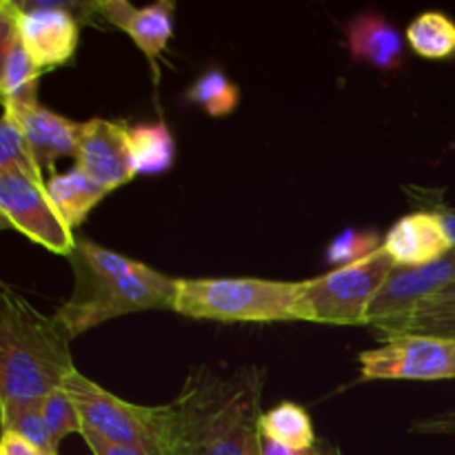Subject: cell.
<instances>
[{"mask_svg":"<svg viewBox=\"0 0 455 455\" xmlns=\"http://www.w3.org/2000/svg\"><path fill=\"white\" fill-rule=\"evenodd\" d=\"M455 327V280L447 287L440 289L431 298L416 307L411 314L400 318L398 323L380 329L382 340L395 336H407V333H425V336L443 338L449 329Z\"/></svg>","mask_w":455,"mask_h":455,"instance_id":"obj_18","label":"cell"},{"mask_svg":"<svg viewBox=\"0 0 455 455\" xmlns=\"http://www.w3.org/2000/svg\"><path fill=\"white\" fill-rule=\"evenodd\" d=\"M363 380H455L453 338L407 333L360 354Z\"/></svg>","mask_w":455,"mask_h":455,"instance_id":"obj_7","label":"cell"},{"mask_svg":"<svg viewBox=\"0 0 455 455\" xmlns=\"http://www.w3.org/2000/svg\"><path fill=\"white\" fill-rule=\"evenodd\" d=\"M3 7H7L16 20L18 34L40 71L60 67L74 58L80 25L71 7L53 3L18 4L12 0H3Z\"/></svg>","mask_w":455,"mask_h":455,"instance_id":"obj_9","label":"cell"},{"mask_svg":"<svg viewBox=\"0 0 455 455\" xmlns=\"http://www.w3.org/2000/svg\"><path fill=\"white\" fill-rule=\"evenodd\" d=\"M74 340L58 315H44L9 284L0 296V409L34 407L74 371Z\"/></svg>","mask_w":455,"mask_h":455,"instance_id":"obj_3","label":"cell"},{"mask_svg":"<svg viewBox=\"0 0 455 455\" xmlns=\"http://www.w3.org/2000/svg\"><path fill=\"white\" fill-rule=\"evenodd\" d=\"M76 167L83 169L107 191L132 182L138 169L129 129L102 118L84 123L78 154H76Z\"/></svg>","mask_w":455,"mask_h":455,"instance_id":"obj_11","label":"cell"},{"mask_svg":"<svg viewBox=\"0 0 455 455\" xmlns=\"http://www.w3.org/2000/svg\"><path fill=\"white\" fill-rule=\"evenodd\" d=\"M12 111L20 120L40 167H52L62 156H74L76 158L84 123H76V120L65 118V116L53 114L47 107H40L38 102Z\"/></svg>","mask_w":455,"mask_h":455,"instance_id":"obj_14","label":"cell"},{"mask_svg":"<svg viewBox=\"0 0 455 455\" xmlns=\"http://www.w3.org/2000/svg\"><path fill=\"white\" fill-rule=\"evenodd\" d=\"M407 40L427 60L455 58V22L443 12H425L409 25Z\"/></svg>","mask_w":455,"mask_h":455,"instance_id":"obj_20","label":"cell"},{"mask_svg":"<svg viewBox=\"0 0 455 455\" xmlns=\"http://www.w3.org/2000/svg\"><path fill=\"white\" fill-rule=\"evenodd\" d=\"M0 25H3V102L9 109H22V107L36 105V93H38V76L43 71L34 65L13 16L7 7L0 4Z\"/></svg>","mask_w":455,"mask_h":455,"instance_id":"obj_15","label":"cell"},{"mask_svg":"<svg viewBox=\"0 0 455 455\" xmlns=\"http://www.w3.org/2000/svg\"><path fill=\"white\" fill-rule=\"evenodd\" d=\"M47 194L56 204L62 220L71 229H76L109 191L98 185L93 178H89L83 169L74 167L69 172L56 173V176L49 178Z\"/></svg>","mask_w":455,"mask_h":455,"instance_id":"obj_17","label":"cell"},{"mask_svg":"<svg viewBox=\"0 0 455 455\" xmlns=\"http://www.w3.org/2000/svg\"><path fill=\"white\" fill-rule=\"evenodd\" d=\"M443 338H453V340H455V327H451V329H449V331L447 333H444V336Z\"/></svg>","mask_w":455,"mask_h":455,"instance_id":"obj_32","label":"cell"},{"mask_svg":"<svg viewBox=\"0 0 455 455\" xmlns=\"http://www.w3.org/2000/svg\"><path fill=\"white\" fill-rule=\"evenodd\" d=\"M40 411H43V418L44 422H47V429L49 434H52L56 447L67 438V435L83 434L80 413L78 409H76L71 395L65 391V387L52 391V394L40 403Z\"/></svg>","mask_w":455,"mask_h":455,"instance_id":"obj_25","label":"cell"},{"mask_svg":"<svg viewBox=\"0 0 455 455\" xmlns=\"http://www.w3.org/2000/svg\"><path fill=\"white\" fill-rule=\"evenodd\" d=\"M382 244L378 240L376 234H367V231H355V229H345L340 235L331 240L327 249V260L331 265L347 267L354 265V262L363 260V258L371 256L373 251H378Z\"/></svg>","mask_w":455,"mask_h":455,"instance_id":"obj_26","label":"cell"},{"mask_svg":"<svg viewBox=\"0 0 455 455\" xmlns=\"http://www.w3.org/2000/svg\"><path fill=\"white\" fill-rule=\"evenodd\" d=\"M395 269L385 249L302 283L298 320L318 324H367V309Z\"/></svg>","mask_w":455,"mask_h":455,"instance_id":"obj_6","label":"cell"},{"mask_svg":"<svg viewBox=\"0 0 455 455\" xmlns=\"http://www.w3.org/2000/svg\"><path fill=\"white\" fill-rule=\"evenodd\" d=\"M80 435H83L84 443H87V447H89V451H92L93 455H147V453H142L140 449L109 443V440L100 438V435H96V434H89V431H83Z\"/></svg>","mask_w":455,"mask_h":455,"instance_id":"obj_27","label":"cell"},{"mask_svg":"<svg viewBox=\"0 0 455 455\" xmlns=\"http://www.w3.org/2000/svg\"><path fill=\"white\" fill-rule=\"evenodd\" d=\"M382 249L395 267H425L449 256L453 243L440 212H416L391 227Z\"/></svg>","mask_w":455,"mask_h":455,"instance_id":"obj_12","label":"cell"},{"mask_svg":"<svg viewBox=\"0 0 455 455\" xmlns=\"http://www.w3.org/2000/svg\"><path fill=\"white\" fill-rule=\"evenodd\" d=\"M107 22L127 31L133 43L142 49L149 62H154L167 47L173 34V3L158 0L145 9L133 7L127 0H102L93 4Z\"/></svg>","mask_w":455,"mask_h":455,"instance_id":"obj_13","label":"cell"},{"mask_svg":"<svg viewBox=\"0 0 455 455\" xmlns=\"http://www.w3.org/2000/svg\"><path fill=\"white\" fill-rule=\"evenodd\" d=\"M69 260L74 267V293L56 315L71 338L120 315L151 309L173 311L178 280L149 265L87 238L76 240Z\"/></svg>","mask_w":455,"mask_h":455,"instance_id":"obj_2","label":"cell"},{"mask_svg":"<svg viewBox=\"0 0 455 455\" xmlns=\"http://www.w3.org/2000/svg\"><path fill=\"white\" fill-rule=\"evenodd\" d=\"M440 216H443V222H444V227H447V234H449V238H451L453 249H455V209H443V212H440Z\"/></svg>","mask_w":455,"mask_h":455,"instance_id":"obj_30","label":"cell"},{"mask_svg":"<svg viewBox=\"0 0 455 455\" xmlns=\"http://www.w3.org/2000/svg\"><path fill=\"white\" fill-rule=\"evenodd\" d=\"M302 283L262 278H178L173 311L218 323L298 320Z\"/></svg>","mask_w":455,"mask_h":455,"instance_id":"obj_4","label":"cell"},{"mask_svg":"<svg viewBox=\"0 0 455 455\" xmlns=\"http://www.w3.org/2000/svg\"><path fill=\"white\" fill-rule=\"evenodd\" d=\"M320 455H342V451L338 447H333V444H323L320 447Z\"/></svg>","mask_w":455,"mask_h":455,"instance_id":"obj_31","label":"cell"},{"mask_svg":"<svg viewBox=\"0 0 455 455\" xmlns=\"http://www.w3.org/2000/svg\"><path fill=\"white\" fill-rule=\"evenodd\" d=\"M0 216L4 227L20 231L47 251L58 256L74 251L78 238L49 198L47 182H36L18 172H0Z\"/></svg>","mask_w":455,"mask_h":455,"instance_id":"obj_8","label":"cell"},{"mask_svg":"<svg viewBox=\"0 0 455 455\" xmlns=\"http://www.w3.org/2000/svg\"><path fill=\"white\" fill-rule=\"evenodd\" d=\"M455 280V249L425 267H395L367 309V324L376 331L398 323L420 302Z\"/></svg>","mask_w":455,"mask_h":455,"instance_id":"obj_10","label":"cell"},{"mask_svg":"<svg viewBox=\"0 0 455 455\" xmlns=\"http://www.w3.org/2000/svg\"><path fill=\"white\" fill-rule=\"evenodd\" d=\"M0 172H18L36 182L43 180V167L31 151L20 120L12 109L4 107L0 120Z\"/></svg>","mask_w":455,"mask_h":455,"instance_id":"obj_21","label":"cell"},{"mask_svg":"<svg viewBox=\"0 0 455 455\" xmlns=\"http://www.w3.org/2000/svg\"><path fill=\"white\" fill-rule=\"evenodd\" d=\"M65 391L74 400L83 420V431L109 443L140 449L147 455H164L169 407H142L116 398L87 376L74 369L65 380Z\"/></svg>","mask_w":455,"mask_h":455,"instance_id":"obj_5","label":"cell"},{"mask_svg":"<svg viewBox=\"0 0 455 455\" xmlns=\"http://www.w3.org/2000/svg\"><path fill=\"white\" fill-rule=\"evenodd\" d=\"M260 438L274 440V443L296 449V451H309V449L318 447L309 413L300 404L293 403H283L262 413Z\"/></svg>","mask_w":455,"mask_h":455,"instance_id":"obj_19","label":"cell"},{"mask_svg":"<svg viewBox=\"0 0 455 455\" xmlns=\"http://www.w3.org/2000/svg\"><path fill=\"white\" fill-rule=\"evenodd\" d=\"M191 102L203 107L209 116H229L238 107L240 89L220 71H207L191 84L187 93Z\"/></svg>","mask_w":455,"mask_h":455,"instance_id":"obj_23","label":"cell"},{"mask_svg":"<svg viewBox=\"0 0 455 455\" xmlns=\"http://www.w3.org/2000/svg\"><path fill=\"white\" fill-rule=\"evenodd\" d=\"M347 44L354 60H363L380 71H394L403 62V36L378 13L355 16L347 27Z\"/></svg>","mask_w":455,"mask_h":455,"instance_id":"obj_16","label":"cell"},{"mask_svg":"<svg viewBox=\"0 0 455 455\" xmlns=\"http://www.w3.org/2000/svg\"><path fill=\"white\" fill-rule=\"evenodd\" d=\"M129 133H132L138 173L154 176V173H163L172 167L176 145L164 124H140Z\"/></svg>","mask_w":455,"mask_h":455,"instance_id":"obj_22","label":"cell"},{"mask_svg":"<svg viewBox=\"0 0 455 455\" xmlns=\"http://www.w3.org/2000/svg\"><path fill=\"white\" fill-rule=\"evenodd\" d=\"M0 455H44L38 449L31 447L29 443L12 431H3V444H0Z\"/></svg>","mask_w":455,"mask_h":455,"instance_id":"obj_28","label":"cell"},{"mask_svg":"<svg viewBox=\"0 0 455 455\" xmlns=\"http://www.w3.org/2000/svg\"><path fill=\"white\" fill-rule=\"evenodd\" d=\"M260 455H320V447L309 449V451H296V449H289L284 444L274 443V440H260Z\"/></svg>","mask_w":455,"mask_h":455,"instance_id":"obj_29","label":"cell"},{"mask_svg":"<svg viewBox=\"0 0 455 455\" xmlns=\"http://www.w3.org/2000/svg\"><path fill=\"white\" fill-rule=\"evenodd\" d=\"M3 431H12V434L20 435L25 443L38 449L40 453L58 455V447L53 444L52 434L47 429V422H44L43 411H40V404L3 413Z\"/></svg>","mask_w":455,"mask_h":455,"instance_id":"obj_24","label":"cell"},{"mask_svg":"<svg viewBox=\"0 0 455 455\" xmlns=\"http://www.w3.org/2000/svg\"><path fill=\"white\" fill-rule=\"evenodd\" d=\"M262 376L200 367L169 403L164 455H260Z\"/></svg>","mask_w":455,"mask_h":455,"instance_id":"obj_1","label":"cell"}]
</instances>
